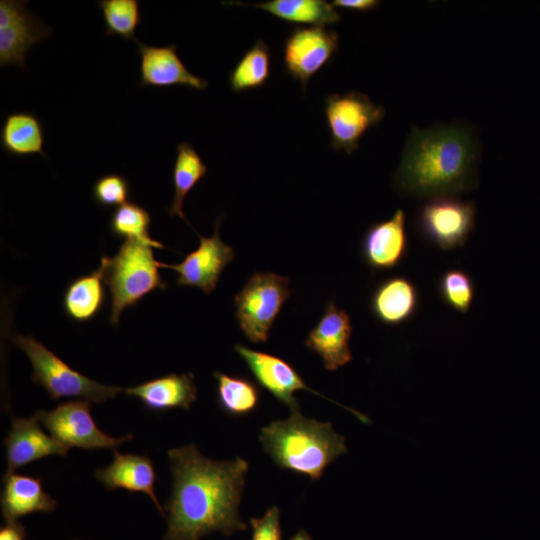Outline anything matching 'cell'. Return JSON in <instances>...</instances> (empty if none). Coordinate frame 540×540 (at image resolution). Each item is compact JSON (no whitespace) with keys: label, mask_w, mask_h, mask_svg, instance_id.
Returning <instances> with one entry per match:
<instances>
[{"label":"cell","mask_w":540,"mask_h":540,"mask_svg":"<svg viewBox=\"0 0 540 540\" xmlns=\"http://www.w3.org/2000/svg\"><path fill=\"white\" fill-rule=\"evenodd\" d=\"M172 492L164 540H199L218 531L230 536L246 530L239 516L248 462L240 457L215 461L203 456L195 444L168 450Z\"/></svg>","instance_id":"obj_1"},{"label":"cell","mask_w":540,"mask_h":540,"mask_svg":"<svg viewBox=\"0 0 540 540\" xmlns=\"http://www.w3.org/2000/svg\"><path fill=\"white\" fill-rule=\"evenodd\" d=\"M479 143L461 124L412 128L394 187L402 195L433 198L458 195L477 185Z\"/></svg>","instance_id":"obj_2"},{"label":"cell","mask_w":540,"mask_h":540,"mask_svg":"<svg viewBox=\"0 0 540 540\" xmlns=\"http://www.w3.org/2000/svg\"><path fill=\"white\" fill-rule=\"evenodd\" d=\"M259 440L277 466L311 480H319L325 468L347 452L345 438L329 422L306 418L300 411L264 426Z\"/></svg>","instance_id":"obj_3"},{"label":"cell","mask_w":540,"mask_h":540,"mask_svg":"<svg viewBox=\"0 0 540 540\" xmlns=\"http://www.w3.org/2000/svg\"><path fill=\"white\" fill-rule=\"evenodd\" d=\"M159 269L152 247L138 240H124L114 256L102 257L99 270L111 296V325L152 291L167 288Z\"/></svg>","instance_id":"obj_4"},{"label":"cell","mask_w":540,"mask_h":540,"mask_svg":"<svg viewBox=\"0 0 540 540\" xmlns=\"http://www.w3.org/2000/svg\"><path fill=\"white\" fill-rule=\"evenodd\" d=\"M12 341L31 362L32 381L43 387L53 400L81 398L99 404L124 391L118 386L99 383L72 369L32 336L16 335Z\"/></svg>","instance_id":"obj_5"},{"label":"cell","mask_w":540,"mask_h":540,"mask_svg":"<svg viewBox=\"0 0 540 540\" xmlns=\"http://www.w3.org/2000/svg\"><path fill=\"white\" fill-rule=\"evenodd\" d=\"M290 279L273 272H256L234 297L235 316L244 336L264 343L290 296Z\"/></svg>","instance_id":"obj_6"},{"label":"cell","mask_w":540,"mask_h":540,"mask_svg":"<svg viewBox=\"0 0 540 540\" xmlns=\"http://www.w3.org/2000/svg\"><path fill=\"white\" fill-rule=\"evenodd\" d=\"M475 223L474 202L462 200L458 195L430 198L419 208L416 216L422 237L442 250L464 245Z\"/></svg>","instance_id":"obj_7"},{"label":"cell","mask_w":540,"mask_h":540,"mask_svg":"<svg viewBox=\"0 0 540 540\" xmlns=\"http://www.w3.org/2000/svg\"><path fill=\"white\" fill-rule=\"evenodd\" d=\"M324 113L331 147L351 154L358 148L362 136L381 122L385 109L374 104L366 94L350 91L327 96Z\"/></svg>","instance_id":"obj_8"},{"label":"cell","mask_w":540,"mask_h":540,"mask_svg":"<svg viewBox=\"0 0 540 540\" xmlns=\"http://www.w3.org/2000/svg\"><path fill=\"white\" fill-rule=\"evenodd\" d=\"M52 437L67 446L86 450L112 449L133 438L129 434L114 438L100 430L91 413L90 401L62 402L51 411L39 410L34 414Z\"/></svg>","instance_id":"obj_9"},{"label":"cell","mask_w":540,"mask_h":540,"mask_svg":"<svg viewBox=\"0 0 540 540\" xmlns=\"http://www.w3.org/2000/svg\"><path fill=\"white\" fill-rule=\"evenodd\" d=\"M339 48V36L324 26L294 28L283 46L285 72L298 81L303 93L311 78L332 61Z\"/></svg>","instance_id":"obj_10"},{"label":"cell","mask_w":540,"mask_h":540,"mask_svg":"<svg viewBox=\"0 0 540 540\" xmlns=\"http://www.w3.org/2000/svg\"><path fill=\"white\" fill-rule=\"evenodd\" d=\"M220 219L215 222V231L211 237L199 235V247L187 254L179 264L160 263V268L177 272L176 284L199 288L210 294L216 288L222 272L233 261V248L224 243L219 235Z\"/></svg>","instance_id":"obj_11"},{"label":"cell","mask_w":540,"mask_h":540,"mask_svg":"<svg viewBox=\"0 0 540 540\" xmlns=\"http://www.w3.org/2000/svg\"><path fill=\"white\" fill-rule=\"evenodd\" d=\"M27 1H0V66L26 67L28 50L52 30L27 9Z\"/></svg>","instance_id":"obj_12"},{"label":"cell","mask_w":540,"mask_h":540,"mask_svg":"<svg viewBox=\"0 0 540 540\" xmlns=\"http://www.w3.org/2000/svg\"><path fill=\"white\" fill-rule=\"evenodd\" d=\"M235 352L244 361L257 383L291 412L300 411L294 394L306 390L327 399L311 389L297 370L284 359L270 353L256 351L241 344L234 346Z\"/></svg>","instance_id":"obj_13"},{"label":"cell","mask_w":540,"mask_h":540,"mask_svg":"<svg viewBox=\"0 0 540 540\" xmlns=\"http://www.w3.org/2000/svg\"><path fill=\"white\" fill-rule=\"evenodd\" d=\"M409 249L406 215L397 209L386 220L372 224L361 239L362 258L372 271H387L398 267Z\"/></svg>","instance_id":"obj_14"},{"label":"cell","mask_w":540,"mask_h":540,"mask_svg":"<svg viewBox=\"0 0 540 540\" xmlns=\"http://www.w3.org/2000/svg\"><path fill=\"white\" fill-rule=\"evenodd\" d=\"M352 331L348 313L330 301L304 344L322 359L325 369L335 371L353 358L349 346Z\"/></svg>","instance_id":"obj_15"},{"label":"cell","mask_w":540,"mask_h":540,"mask_svg":"<svg viewBox=\"0 0 540 540\" xmlns=\"http://www.w3.org/2000/svg\"><path fill=\"white\" fill-rule=\"evenodd\" d=\"M140 55V85L143 87L185 86L204 90L205 79L192 74L177 54L176 46H150L135 39Z\"/></svg>","instance_id":"obj_16"},{"label":"cell","mask_w":540,"mask_h":540,"mask_svg":"<svg viewBox=\"0 0 540 540\" xmlns=\"http://www.w3.org/2000/svg\"><path fill=\"white\" fill-rule=\"evenodd\" d=\"M3 442L6 449V473H12L50 455L65 456L69 450L40 428L35 415L30 418H14Z\"/></svg>","instance_id":"obj_17"},{"label":"cell","mask_w":540,"mask_h":540,"mask_svg":"<svg viewBox=\"0 0 540 540\" xmlns=\"http://www.w3.org/2000/svg\"><path fill=\"white\" fill-rule=\"evenodd\" d=\"M113 453L112 463L95 471L96 479L108 490L122 488L147 494L161 515L167 518L154 492L157 473L152 459L146 455L120 454L117 450Z\"/></svg>","instance_id":"obj_18"},{"label":"cell","mask_w":540,"mask_h":540,"mask_svg":"<svg viewBox=\"0 0 540 540\" xmlns=\"http://www.w3.org/2000/svg\"><path fill=\"white\" fill-rule=\"evenodd\" d=\"M419 304L416 285L404 276H392L381 281L369 301L374 318L387 326L408 322L416 314Z\"/></svg>","instance_id":"obj_19"},{"label":"cell","mask_w":540,"mask_h":540,"mask_svg":"<svg viewBox=\"0 0 540 540\" xmlns=\"http://www.w3.org/2000/svg\"><path fill=\"white\" fill-rule=\"evenodd\" d=\"M123 392L138 398L147 410L155 413L177 408L188 410L197 398V387L192 373H170L126 388Z\"/></svg>","instance_id":"obj_20"},{"label":"cell","mask_w":540,"mask_h":540,"mask_svg":"<svg viewBox=\"0 0 540 540\" xmlns=\"http://www.w3.org/2000/svg\"><path fill=\"white\" fill-rule=\"evenodd\" d=\"M2 482L0 503L6 522L55 510L57 502L44 491L41 478L12 472L5 473Z\"/></svg>","instance_id":"obj_21"},{"label":"cell","mask_w":540,"mask_h":540,"mask_svg":"<svg viewBox=\"0 0 540 540\" xmlns=\"http://www.w3.org/2000/svg\"><path fill=\"white\" fill-rule=\"evenodd\" d=\"M0 142L6 153L15 157H27L44 152V129L39 118L30 112L8 114L0 132Z\"/></svg>","instance_id":"obj_22"},{"label":"cell","mask_w":540,"mask_h":540,"mask_svg":"<svg viewBox=\"0 0 540 540\" xmlns=\"http://www.w3.org/2000/svg\"><path fill=\"white\" fill-rule=\"evenodd\" d=\"M102 273L95 270L87 275L75 278L63 295L65 314L78 323L95 318L105 304V287Z\"/></svg>","instance_id":"obj_23"},{"label":"cell","mask_w":540,"mask_h":540,"mask_svg":"<svg viewBox=\"0 0 540 540\" xmlns=\"http://www.w3.org/2000/svg\"><path fill=\"white\" fill-rule=\"evenodd\" d=\"M244 5L264 10L291 24L325 26L341 20L332 4L324 0H269Z\"/></svg>","instance_id":"obj_24"},{"label":"cell","mask_w":540,"mask_h":540,"mask_svg":"<svg viewBox=\"0 0 540 540\" xmlns=\"http://www.w3.org/2000/svg\"><path fill=\"white\" fill-rule=\"evenodd\" d=\"M208 168L199 153L188 142L176 147V158L172 170L173 200L168 208L170 217L178 216L189 223L183 213V201L188 193L207 174Z\"/></svg>","instance_id":"obj_25"},{"label":"cell","mask_w":540,"mask_h":540,"mask_svg":"<svg viewBox=\"0 0 540 540\" xmlns=\"http://www.w3.org/2000/svg\"><path fill=\"white\" fill-rule=\"evenodd\" d=\"M213 376L216 381V400L225 414L243 417L256 410L260 402V392L254 382L219 371H215Z\"/></svg>","instance_id":"obj_26"},{"label":"cell","mask_w":540,"mask_h":540,"mask_svg":"<svg viewBox=\"0 0 540 540\" xmlns=\"http://www.w3.org/2000/svg\"><path fill=\"white\" fill-rule=\"evenodd\" d=\"M270 75L269 47L263 39H257L231 70L228 81L234 93H241L264 86Z\"/></svg>","instance_id":"obj_27"},{"label":"cell","mask_w":540,"mask_h":540,"mask_svg":"<svg viewBox=\"0 0 540 540\" xmlns=\"http://www.w3.org/2000/svg\"><path fill=\"white\" fill-rule=\"evenodd\" d=\"M149 212L136 202H126L111 214L110 230L112 234L125 240H138L151 247L163 249L165 246L151 238Z\"/></svg>","instance_id":"obj_28"},{"label":"cell","mask_w":540,"mask_h":540,"mask_svg":"<svg viewBox=\"0 0 540 540\" xmlns=\"http://www.w3.org/2000/svg\"><path fill=\"white\" fill-rule=\"evenodd\" d=\"M98 7L102 11L108 36L117 35L123 40H135V31L142 19L137 0H101Z\"/></svg>","instance_id":"obj_29"},{"label":"cell","mask_w":540,"mask_h":540,"mask_svg":"<svg viewBox=\"0 0 540 540\" xmlns=\"http://www.w3.org/2000/svg\"><path fill=\"white\" fill-rule=\"evenodd\" d=\"M438 292L442 301L451 309L465 314L475 298V284L464 270L450 268L442 273L438 282Z\"/></svg>","instance_id":"obj_30"},{"label":"cell","mask_w":540,"mask_h":540,"mask_svg":"<svg viewBox=\"0 0 540 540\" xmlns=\"http://www.w3.org/2000/svg\"><path fill=\"white\" fill-rule=\"evenodd\" d=\"M130 195L128 180L110 173L98 178L92 187L93 200L101 207H117L127 202Z\"/></svg>","instance_id":"obj_31"},{"label":"cell","mask_w":540,"mask_h":540,"mask_svg":"<svg viewBox=\"0 0 540 540\" xmlns=\"http://www.w3.org/2000/svg\"><path fill=\"white\" fill-rule=\"evenodd\" d=\"M251 540H281L280 510L277 506L268 508L259 518H251Z\"/></svg>","instance_id":"obj_32"},{"label":"cell","mask_w":540,"mask_h":540,"mask_svg":"<svg viewBox=\"0 0 540 540\" xmlns=\"http://www.w3.org/2000/svg\"><path fill=\"white\" fill-rule=\"evenodd\" d=\"M377 0H334L331 2L334 8L350 9L360 12H367L380 5Z\"/></svg>","instance_id":"obj_33"},{"label":"cell","mask_w":540,"mask_h":540,"mask_svg":"<svg viewBox=\"0 0 540 540\" xmlns=\"http://www.w3.org/2000/svg\"><path fill=\"white\" fill-rule=\"evenodd\" d=\"M26 529L19 521H7L0 527V540H25Z\"/></svg>","instance_id":"obj_34"}]
</instances>
